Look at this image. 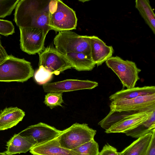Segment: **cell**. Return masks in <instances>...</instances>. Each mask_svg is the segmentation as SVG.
I'll use <instances>...</instances> for the list:
<instances>
[{"mask_svg":"<svg viewBox=\"0 0 155 155\" xmlns=\"http://www.w3.org/2000/svg\"><path fill=\"white\" fill-rule=\"evenodd\" d=\"M38 54L39 66H42L53 74L58 75L66 70L73 68L65 56L52 46L45 48Z\"/></svg>","mask_w":155,"mask_h":155,"instance_id":"7","label":"cell"},{"mask_svg":"<svg viewBox=\"0 0 155 155\" xmlns=\"http://www.w3.org/2000/svg\"><path fill=\"white\" fill-rule=\"evenodd\" d=\"M0 155H8L5 152L3 153H0Z\"/></svg>","mask_w":155,"mask_h":155,"instance_id":"30","label":"cell"},{"mask_svg":"<svg viewBox=\"0 0 155 155\" xmlns=\"http://www.w3.org/2000/svg\"><path fill=\"white\" fill-rule=\"evenodd\" d=\"M36 144V142L31 136L23 137L15 134L7 142L5 152L8 155L26 153Z\"/></svg>","mask_w":155,"mask_h":155,"instance_id":"15","label":"cell"},{"mask_svg":"<svg viewBox=\"0 0 155 155\" xmlns=\"http://www.w3.org/2000/svg\"><path fill=\"white\" fill-rule=\"evenodd\" d=\"M153 110L130 111L125 114L122 113L119 120L112 125L107 130H105V132L107 134L124 133L147 120Z\"/></svg>","mask_w":155,"mask_h":155,"instance_id":"10","label":"cell"},{"mask_svg":"<svg viewBox=\"0 0 155 155\" xmlns=\"http://www.w3.org/2000/svg\"><path fill=\"white\" fill-rule=\"evenodd\" d=\"M135 6L155 34V15L148 0H136Z\"/></svg>","mask_w":155,"mask_h":155,"instance_id":"20","label":"cell"},{"mask_svg":"<svg viewBox=\"0 0 155 155\" xmlns=\"http://www.w3.org/2000/svg\"><path fill=\"white\" fill-rule=\"evenodd\" d=\"M49 26L55 31L75 29L78 19L75 12L60 0H51Z\"/></svg>","mask_w":155,"mask_h":155,"instance_id":"2","label":"cell"},{"mask_svg":"<svg viewBox=\"0 0 155 155\" xmlns=\"http://www.w3.org/2000/svg\"><path fill=\"white\" fill-rule=\"evenodd\" d=\"M117 153L115 148L107 144L104 146L99 155H115Z\"/></svg>","mask_w":155,"mask_h":155,"instance_id":"27","label":"cell"},{"mask_svg":"<svg viewBox=\"0 0 155 155\" xmlns=\"http://www.w3.org/2000/svg\"><path fill=\"white\" fill-rule=\"evenodd\" d=\"M155 129V110L150 114L149 119L136 127L126 132L127 136L138 139Z\"/></svg>","mask_w":155,"mask_h":155,"instance_id":"21","label":"cell"},{"mask_svg":"<svg viewBox=\"0 0 155 155\" xmlns=\"http://www.w3.org/2000/svg\"><path fill=\"white\" fill-rule=\"evenodd\" d=\"M19 28L21 50L29 54L41 52L44 48L47 35L44 30L34 27Z\"/></svg>","mask_w":155,"mask_h":155,"instance_id":"8","label":"cell"},{"mask_svg":"<svg viewBox=\"0 0 155 155\" xmlns=\"http://www.w3.org/2000/svg\"><path fill=\"white\" fill-rule=\"evenodd\" d=\"M89 36L91 59L98 67L112 57L114 50L112 46L106 45L97 36Z\"/></svg>","mask_w":155,"mask_h":155,"instance_id":"13","label":"cell"},{"mask_svg":"<svg viewBox=\"0 0 155 155\" xmlns=\"http://www.w3.org/2000/svg\"><path fill=\"white\" fill-rule=\"evenodd\" d=\"M50 0H19L15 7L14 21L19 27H34L47 34Z\"/></svg>","mask_w":155,"mask_h":155,"instance_id":"1","label":"cell"},{"mask_svg":"<svg viewBox=\"0 0 155 155\" xmlns=\"http://www.w3.org/2000/svg\"><path fill=\"white\" fill-rule=\"evenodd\" d=\"M19 0H0V18L10 15Z\"/></svg>","mask_w":155,"mask_h":155,"instance_id":"25","label":"cell"},{"mask_svg":"<svg viewBox=\"0 0 155 155\" xmlns=\"http://www.w3.org/2000/svg\"><path fill=\"white\" fill-rule=\"evenodd\" d=\"M61 131L53 127L40 122L28 127L18 134L23 137H32L37 142L36 146L57 138Z\"/></svg>","mask_w":155,"mask_h":155,"instance_id":"12","label":"cell"},{"mask_svg":"<svg viewBox=\"0 0 155 155\" xmlns=\"http://www.w3.org/2000/svg\"><path fill=\"white\" fill-rule=\"evenodd\" d=\"M30 153L33 155H80L72 150L60 146L58 137L33 147Z\"/></svg>","mask_w":155,"mask_h":155,"instance_id":"14","label":"cell"},{"mask_svg":"<svg viewBox=\"0 0 155 155\" xmlns=\"http://www.w3.org/2000/svg\"><path fill=\"white\" fill-rule=\"evenodd\" d=\"M31 63L12 54L0 64V82H23L34 75Z\"/></svg>","mask_w":155,"mask_h":155,"instance_id":"4","label":"cell"},{"mask_svg":"<svg viewBox=\"0 0 155 155\" xmlns=\"http://www.w3.org/2000/svg\"><path fill=\"white\" fill-rule=\"evenodd\" d=\"M98 85L97 82L88 80L66 79L43 85L45 92L63 93L82 89H91Z\"/></svg>","mask_w":155,"mask_h":155,"instance_id":"11","label":"cell"},{"mask_svg":"<svg viewBox=\"0 0 155 155\" xmlns=\"http://www.w3.org/2000/svg\"><path fill=\"white\" fill-rule=\"evenodd\" d=\"M96 133L87 124L76 123L62 130L58 138L61 147L72 150L94 139Z\"/></svg>","mask_w":155,"mask_h":155,"instance_id":"5","label":"cell"},{"mask_svg":"<svg viewBox=\"0 0 155 155\" xmlns=\"http://www.w3.org/2000/svg\"><path fill=\"white\" fill-rule=\"evenodd\" d=\"M99 147L98 143L93 139L72 150L80 155H99Z\"/></svg>","mask_w":155,"mask_h":155,"instance_id":"22","label":"cell"},{"mask_svg":"<svg viewBox=\"0 0 155 155\" xmlns=\"http://www.w3.org/2000/svg\"><path fill=\"white\" fill-rule=\"evenodd\" d=\"M110 112L151 111L155 110V94L111 101Z\"/></svg>","mask_w":155,"mask_h":155,"instance_id":"9","label":"cell"},{"mask_svg":"<svg viewBox=\"0 0 155 155\" xmlns=\"http://www.w3.org/2000/svg\"><path fill=\"white\" fill-rule=\"evenodd\" d=\"M62 95L61 92H48L45 95L44 103L51 109L58 106H62L64 102Z\"/></svg>","mask_w":155,"mask_h":155,"instance_id":"23","label":"cell"},{"mask_svg":"<svg viewBox=\"0 0 155 155\" xmlns=\"http://www.w3.org/2000/svg\"><path fill=\"white\" fill-rule=\"evenodd\" d=\"M64 55L72 65L73 68L78 71H91L96 65L91 58L81 53L71 52Z\"/></svg>","mask_w":155,"mask_h":155,"instance_id":"19","label":"cell"},{"mask_svg":"<svg viewBox=\"0 0 155 155\" xmlns=\"http://www.w3.org/2000/svg\"><path fill=\"white\" fill-rule=\"evenodd\" d=\"M144 155H155V133L153 135L150 145Z\"/></svg>","mask_w":155,"mask_h":155,"instance_id":"28","label":"cell"},{"mask_svg":"<svg viewBox=\"0 0 155 155\" xmlns=\"http://www.w3.org/2000/svg\"><path fill=\"white\" fill-rule=\"evenodd\" d=\"M0 36V64L6 60L9 57L5 50L2 46Z\"/></svg>","mask_w":155,"mask_h":155,"instance_id":"29","label":"cell"},{"mask_svg":"<svg viewBox=\"0 0 155 155\" xmlns=\"http://www.w3.org/2000/svg\"><path fill=\"white\" fill-rule=\"evenodd\" d=\"M25 115L22 110L17 107H6L0 111V131L11 128L22 121Z\"/></svg>","mask_w":155,"mask_h":155,"instance_id":"16","label":"cell"},{"mask_svg":"<svg viewBox=\"0 0 155 155\" xmlns=\"http://www.w3.org/2000/svg\"><path fill=\"white\" fill-rule=\"evenodd\" d=\"M55 48L64 55L71 52L81 53L91 58L90 36L80 35L70 31L59 32L54 39Z\"/></svg>","mask_w":155,"mask_h":155,"instance_id":"3","label":"cell"},{"mask_svg":"<svg viewBox=\"0 0 155 155\" xmlns=\"http://www.w3.org/2000/svg\"><path fill=\"white\" fill-rule=\"evenodd\" d=\"M115 155H118V153H117V154H116Z\"/></svg>","mask_w":155,"mask_h":155,"instance_id":"31","label":"cell"},{"mask_svg":"<svg viewBox=\"0 0 155 155\" xmlns=\"http://www.w3.org/2000/svg\"><path fill=\"white\" fill-rule=\"evenodd\" d=\"M53 74L52 73L41 66H39L38 69L35 73L34 78L38 84L43 85L51 79Z\"/></svg>","mask_w":155,"mask_h":155,"instance_id":"24","label":"cell"},{"mask_svg":"<svg viewBox=\"0 0 155 155\" xmlns=\"http://www.w3.org/2000/svg\"><path fill=\"white\" fill-rule=\"evenodd\" d=\"M15 32V27L11 21L0 19V34L7 36Z\"/></svg>","mask_w":155,"mask_h":155,"instance_id":"26","label":"cell"},{"mask_svg":"<svg viewBox=\"0 0 155 155\" xmlns=\"http://www.w3.org/2000/svg\"><path fill=\"white\" fill-rule=\"evenodd\" d=\"M155 133V129L137 139L122 151L118 152V155H144Z\"/></svg>","mask_w":155,"mask_h":155,"instance_id":"17","label":"cell"},{"mask_svg":"<svg viewBox=\"0 0 155 155\" xmlns=\"http://www.w3.org/2000/svg\"><path fill=\"white\" fill-rule=\"evenodd\" d=\"M155 94L154 86H145L122 89L111 95L109 97L111 101L117 100L128 99L138 97Z\"/></svg>","mask_w":155,"mask_h":155,"instance_id":"18","label":"cell"},{"mask_svg":"<svg viewBox=\"0 0 155 155\" xmlns=\"http://www.w3.org/2000/svg\"><path fill=\"white\" fill-rule=\"evenodd\" d=\"M107 66L117 75L123 87L127 89L135 87L140 79L139 74L141 70L135 62L124 60L118 56H112L106 61Z\"/></svg>","mask_w":155,"mask_h":155,"instance_id":"6","label":"cell"}]
</instances>
